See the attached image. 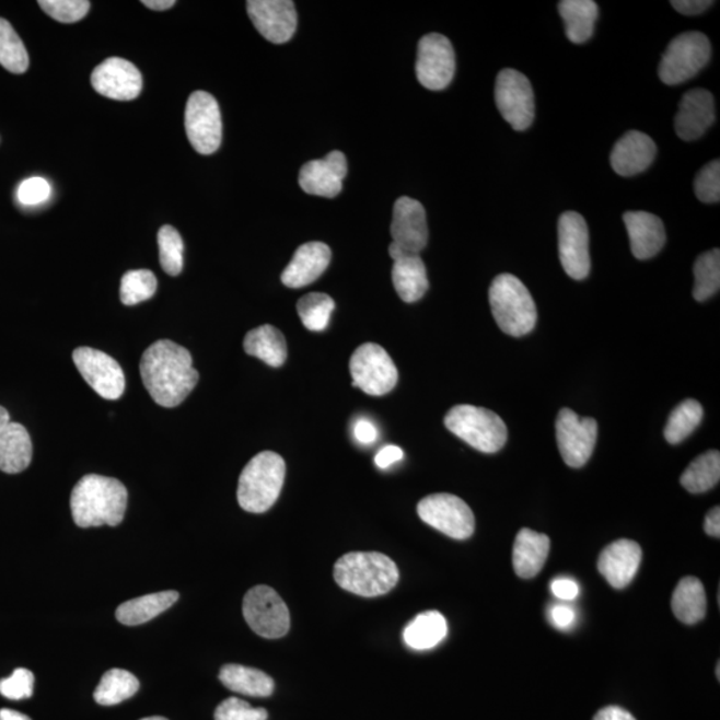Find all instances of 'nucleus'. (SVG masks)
Returning <instances> with one entry per match:
<instances>
[{"mask_svg": "<svg viewBox=\"0 0 720 720\" xmlns=\"http://www.w3.org/2000/svg\"><path fill=\"white\" fill-rule=\"evenodd\" d=\"M559 258L567 276L576 280L589 277L591 260L589 228L581 213H561L558 223Z\"/></svg>", "mask_w": 720, "mask_h": 720, "instance_id": "obj_16", "label": "nucleus"}, {"mask_svg": "<svg viewBox=\"0 0 720 720\" xmlns=\"http://www.w3.org/2000/svg\"><path fill=\"white\" fill-rule=\"evenodd\" d=\"M497 325L511 337H523L535 328L536 306L527 287L511 274H500L488 291Z\"/></svg>", "mask_w": 720, "mask_h": 720, "instance_id": "obj_5", "label": "nucleus"}, {"mask_svg": "<svg viewBox=\"0 0 720 720\" xmlns=\"http://www.w3.org/2000/svg\"><path fill=\"white\" fill-rule=\"evenodd\" d=\"M693 295L698 302L709 301L720 289V252L713 248L701 254L694 265Z\"/></svg>", "mask_w": 720, "mask_h": 720, "instance_id": "obj_38", "label": "nucleus"}, {"mask_svg": "<svg viewBox=\"0 0 720 720\" xmlns=\"http://www.w3.org/2000/svg\"><path fill=\"white\" fill-rule=\"evenodd\" d=\"M403 450L398 445L388 444L383 448L375 456L376 466L380 468H388L394 463L403 460Z\"/></svg>", "mask_w": 720, "mask_h": 720, "instance_id": "obj_50", "label": "nucleus"}, {"mask_svg": "<svg viewBox=\"0 0 720 720\" xmlns=\"http://www.w3.org/2000/svg\"><path fill=\"white\" fill-rule=\"evenodd\" d=\"M671 607L682 624L695 625L705 618L707 600L705 585L698 578L686 577L676 585Z\"/></svg>", "mask_w": 720, "mask_h": 720, "instance_id": "obj_34", "label": "nucleus"}, {"mask_svg": "<svg viewBox=\"0 0 720 720\" xmlns=\"http://www.w3.org/2000/svg\"><path fill=\"white\" fill-rule=\"evenodd\" d=\"M140 375L151 398L167 408L185 402L199 382L191 353L173 340H158L144 351Z\"/></svg>", "mask_w": 720, "mask_h": 720, "instance_id": "obj_1", "label": "nucleus"}, {"mask_svg": "<svg viewBox=\"0 0 720 720\" xmlns=\"http://www.w3.org/2000/svg\"><path fill=\"white\" fill-rule=\"evenodd\" d=\"M244 351L270 368H280L287 359V344L278 328L265 325L252 329L243 341Z\"/></svg>", "mask_w": 720, "mask_h": 720, "instance_id": "obj_31", "label": "nucleus"}, {"mask_svg": "<svg viewBox=\"0 0 720 720\" xmlns=\"http://www.w3.org/2000/svg\"><path fill=\"white\" fill-rule=\"evenodd\" d=\"M353 436L358 439V442L363 444H371L376 441L378 430L370 420L360 419L359 422L353 427Z\"/></svg>", "mask_w": 720, "mask_h": 720, "instance_id": "obj_52", "label": "nucleus"}, {"mask_svg": "<svg viewBox=\"0 0 720 720\" xmlns=\"http://www.w3.org/2000/svg\"><path fill=\"white\" fill-rule=\"evenodd\" d=\"M335 582L349 593L375 597L390 593L399 581L395 561L381 553H349L334 567Z\"/></svg>", "mask_w": 720, "mask_h": 720, "instance_id": "obj_3", "label": "nucleus"}, {"mask_svg": "<svg viewBox=\"0 0 720 720\" xmlns=\"http://www.w3.org/2000/svg\"><path fill=\"white\" fill-rule=\"evenodd\" d=\"M393 283L403 302L414 303L429 290V278L420 255H398L393 258Z\"/></svg>", "mask_w": 720, "mask_h": 720, "instance_id": "obj_27", "label": "nucleus"}, {"mask_svg": "<svg viewBox=\"0 0 720 720\" xmlns=\"http://www.w3.org/2000/svg\"><path fill=\"white\" fill-rule=\"evenodd\" d=\"M249 20L268 42L282 45L297 32V10L291 0H249Z\"/></svg>", "mask_w": 720, "mask_h": 720, "instance_id": "obj_18", "label": "nucleus"}, {"mask_svg": "<svg viewBox=\"0 0 720 720\" xmlns=\"http://www.w3.org/2000/svg\"><path fill=\"white\" fill-rule=\"evenodd\" d=\"M705 531L707 535L712 536V538H719L720 536V509L719 506L713 508L709 514H707L705 520Z\"/></svg>", "mask_w": 720, "mask_h": 720, "instance_id": "obj_54", "label": "nucleus"}, {"mask_svg": "<svg viewBox=\"0 0 720 720\" xmlns=\"http://www.w3.org/2000/svg\"><path fill=\"white\" fill-rule=\"evenodd\" d=\"M347 175L344 152L333 151L320 161H311L299 173L302 190L316 197L335 198L341 191Z\"/></svg>", "mask_w": 720, "mask_h": 720, "instance_id": "obj_20", "label": "nucleus"}, {"mask_svg": "<svg viewBox=\"0 0 720 720\" xmlns=\"http://www.w3.org/2000/svg\"><path fill=\"white\" fill-rule=\"evenodd\" d=\"M216 720H267L265 709H254L247 701L240 698H229L217 707Z\"/></svg>", "mask_w": 720, "mask_h": 720, "instance_id": "obj_46", "label": "nucleus"}, {"mask_svg": "<svg viewBox=\"0 0 720 720\" xmlns=\"http://www.w3.org/2000/svg\"><path fill=\"white\" fill-rule=\"evenodd\" d=\"M335 302L332 297L323 292H311V294L299 299L297 310L303 326L310 332H325L332 318Z\"/></svg>", "mask_w": 720, "mask_h": 720, "instance_id": "obj_40", "label": "nucleus"}, {"mask_svg": "<svg viewBox=\"0 0 720 720\" xmlns=\"http://www.w3.org/2000/svg\"><path fill=\"white\" fill-rule=\"evenodd\" d=\"M243 616L255 634L278 639L290 630V612L282 597L268 585H255L243 600Z\"/></svg>", "mask_w": 720, "mask_h": 720, "instance_id": "obj_8", "label": "nucleus"}, {"mask_svg": "<svg viewBox=\"0 0 720 720\" xmlns=\"http://www.w3.org/2000/svg\"><path fill=\"white\" fill-rule=\"evenodd\" d=\"M350 372L352 386L372 396L386 395L398 383V370L392 357L375 344L358 347L350 359Z\"/></svg>", "mask_w": 720, "mask_h": 720, "instance_id": "obj_9", "label": "nucleus"}, {"mask_svg": "<svg viewBox=\"0 0 720 720\" xmlns=\"http://www.w3.org/2000/svg\"><path fill=\"white\" fill-rule=\"evenodd\" d=\"M557 441L567 466L581 468L593 455L597 439V423L593 418H581L570 408L558 414Z\"/></svg>", "mask_w": 720, "mask_h": 720, "instance_id": "obj_14", "label": "nucleus"}, {"mask_svg": "<svg viewBox=\"0 0 720 720\" xmlns=\"http://www.w3.org/2000/svg\"><path fill=\"white\" fill-rule=\"evenodd\" d=\"M219 680L231 692L248 695V697H270L276 683L264 671L242 666V664H225L219 673Z\"/></svg>", "mask_w": 720, "mask_h": 720, "instance_id": "obj_30", "label": "nucleus"}, {"mask_svg": "<svg viewBox=\"0 0 720 720\" xmlns=\"http://www.w3.org/2000/svg\"><path fill=\"white\" fill-rule=\"evenodd\" d=\"M550 546L551 542L547 535L522 529L516 535L512 550V565L516 576L523 579L538 576L546 564Z\"/></svg>", "mask_w": 720, "mask_h": 720, "instance_id": "obj_26", "label": "nucleus"}, {"mask_svg": "<svg viewBox=\"0 0 720 720\" xmlns=\"http://www.w3.org/2000/svg\"><path fill=\"white\" fill-rule=\"evenodd\" d=\"M444 426L462 441L485 454L498 453L509 438L502 418L484 407L455 406L445 415Z\"/></svg>", "mask_w": 720, "mask_h": 720, "instance_id": "obj_6", "label": "nucleus"}, {"mask_svg": "<svg viewBox=\"0 0 720 720\" xmlns=\"http://www.w3.org/2000/svg\"><path fill=\"white\" fill-rule=\"evenodd\" d=\"M716 121V101L710 91L695 89L683 95L675 117V131L687 142L697 140Z\"/></svg>", "mask_w": 720, "mask_h": 720, "instance_id": "obj_21", "label": "nucleus"}, {"mask_svg": "<svg viewBox=\"0 0 720 720\" xmlns=\"http://www.w3.org/2000/svg\"><path fill=\"white\" fill-rule=\"evenodd\" d=\"M146 8L155 11H166L175 5L174 0H143Z\"/></svg>", "mask_w": 720, "mask_h": 720, "instance_id": "obj_55", "label": "nucleus"}, {"mask_svg": "<svg viewBox=\"0 0 720 720\" xmlns=\"http://www.w3.org/2000/svg\"><path fill=\"white\" fill-rule=\"evenodd\" d=\"M704 419V407L698 400L687 399L682 402L673 413L670 414L664 438L670 444H678L693 434Z\"/></svg>", "mask_w": 720, "mask_h": 720, "instance_id": "obj_37", "label": "nucleus"}, {"mask_svg": "<svg viewBox=\"0 0 720 720\" xmlns=\"http://www.w3.org/2000/svg\"><path fill=\"white\" fill-rule=\"evenodd\" d=\"M418 515L450 538L465 541L474 534L475 516L465 500L451 493H434L420 500Z\"/></svg>", "mask_w": 720, "mask_h": 720, "instance_id": "obj_11", "label": "nucleus"}, {"mask_svg": "<svg viewBox=\"0 0 720 720\" xmlns=\"http://www.w3.org/2000/svg\"><path fill=\"white\" fill-rule=\"evenodd\" d=\"M32 460V438L22 425L11 422L0 432V469L5 474L22 473Z\"/></svg>", "mask_w": 720, "mask_h": 720, "instance_id": "obj_28", "label": "nucleus"}, {"mask_svg": "<svg viewBox=\"0 0 720 720\" xmlns=\"http://www.w3.org/2000/svg\"><path fill=\"white\" fill-rule=\"evenodd\" d=\"M178 600L179 594L173 590L139 596L136 600L121 603L115 616L125 626L148 624L151 619L156 618L158 615L166 612Z\"/></svg>", "mask_w": 720, "mask_h": 720, "instance_id": "obj_29", "label": "nucleus"}, {"mask_svg": "<svg viewBox=\"0 0 720 720\" xmlns=\"http://www.w3.org/2000/svg\"><path fill=\"white\" fill-rule=\"evenodd\" d=\"M10 423V414L4 407L0 406V432H2Z\"/></svg>", "mask_w": 720, "mask_h": 720, "instance_id": "obj_57", "label": "nucleus"}, {"mask_svg": "<svg viewBox=\"0 0 720 720\" xmlns=\"http://www.w3.org/2000/svg\"><path fill=\"white\" fill-rule=\"evenodd\" d=\"M140 720H169V719L163 718V717H150V718H144V719H140Z\"/></svg>", "mask_w": 720, "mask_h": 720, "instance_id": "obj_58", "label": "nucleus"}, {"mask_svg": "<svg viewBox=\"0 0 720 720\" xmlns=\"http://www.w3.org/2000/svg\"><path fill=\"white\" fill-rule=\"evenodd\" d=\"M0 65L14 74H23L30 65L28 53L10 22L0 18Z\"/></svg>", "mask_w": 720, "mask_h": 720, "instance_id": "obj_39", "label": "nucleus"}, {"mask_svg": "<svg viewBox=\"0 0 720 720\" xmlns=\"http://www.w3.org/2000/svg\"><path fill=\"white\" fill-rule=\"evenodd\" d=\"M392 236L393 243L388 247L392 258L398 255H420L423 252L429 242V228L420 201L408 197L395 201Z\"/></svg>", "mask_w": 720, "mask_h": 720, "instance_id": "obj_13", "label": "nucleus"}, {"mask_svg": "<svg viewBox=\"0 0 720 720\" xmlns=\"http://www.w3.org/2000/svg\"><path fill=\"white\" fill-rule=\"evenodd\" d=\"M496 102L500 115L515 131H526L535 118L534 91L522 72L504 69L496 84Z\"/></svg>", "mask_w": 720, "mask_h": 720, "instance_id": "obj_12", "label": "nucleus"}, {"mask_svg": "<svg viewBox=\"0 0 720 720\" xmlns=\"http://www.w3.org/2000/svg\"><path fill=\"white\" fill-rule=\"evenodd\" d=\"M719 671H720V664L718 663V666H717V676H718V680L720 678V673H719Z\"/></svg>", "mask_w": 720, "mask_h": 720, "instance_id": "obj_59", "label": "nucleus"}, {"mask_svg": "<svg viewBox=\"0 0 720 720\" xmlns=\"http://www.w3.org/2000/svg\"><path fill=\"white\" fill-rule=\"evenodd\" d=\"M642 561V548L637 542L620 539L608 545L597 559V570L604 579L620 590L627 588L636 578Z\"/></svg>", "mask_w": 720, "mask_h": 720, "instance_id": "obj_22", "label": "nucleus"}, {"mask_svg": "<svg viewBox=\"0 0 720 720\" xmlns=\"http://www.w3.org/2000/svg\"><path fill=\"white\" fill-rule=\"evenodd\" d=\"M713 2L711 0H673L671 5L683 15H699L707 9H710Z\"/></svg>", "mask_w": 720, "mask_h": 720, "instance_id": "obj_48", "label": "nucleus"}, {"mask_svg": "<svg viewBox=\"0 0 720 720\" xmlns=\"http://www.w3.org/2000/svg\"><path fill=\"white\" fill-rule=\"evenodd\" d=\"M286 478L283 457L272 451L255 455L243 468L237 485V502L254 514H262L276 504Z\"/></svg>", "mask_w": 720, "mask_h": 720, "instance_id": "obj_4", "label": "nucleus"}, {"mask_svg": "<svg viewBox=\"0 0 720 720\" xmlns=\"http://www.w3.org/2000/svg\"><path fill=\"white\" fill-rule=\"evenodd\" d=\"M694 190L704 204H718L720 200V162L706 164L695 178Z\"/></svg>", "mask_w": 720, "mask_h": 720, "instance_id": "obj_44", "label": "nucleus"}, {"mask_svg": "<svg viewBox=\"0 0 720 720\" xmlns=\"http://www.w3.org/2000/svg\"><path fill=\"white\" fill-rule=\"evenodd\" d=\"M128 492L121 481L102 475H85L71 492L70 506L77 526H118L124 522Z\"/></svg>", "mask_w": 720, "mask_h": 720, "instance_id": "obj_2", "label": "nucleus"}, {"mask_svg": "<svg viewBox=\"0 0 720 720\" xmlns=\"http://www.w3.org/2000/svg\"><path fill=\"white\" fill-rule=\"evenodd\" d=\"M160 258L164 271L171 277L179 276L183 270V240L178 231L171 225H163L158 234Z\"/></svg>", "mask_w": 720, "mask_h": 720, "instance_id": "obj_42", "label": "nucleus"}, {"mask_svg": "<svg viewBox=\"0 0 720 720\" xmlns=\"http://www.w3.org/2000/svg\"><path fill=\"white\" fill-rule=\"evenodd\" d=\"M551 590L555 596L564 601H572L579 594V585L570 578H558L551 583Z\"/></svg>", "mask_w": 720, "mask_h": 720, "instance_id": "obj_49", "label": "nucleus"}, {"mask_svg": "<svg viewBox=\"0 0 720 720\" xmlns=\"http://www.w3.org/2000/svg\"><path fill=\"white\" fill-rule=\"evenodd\" d=\"M51 195V186L46 179L34 176L24 181L18 188V200L24 206H35L43 204Z\"/></svg>", "mask_w": 720, "mask_h": 720, "instance_id": "obj_47", "label": "nucleus"}, {"mask_svg": "<svg viewBox=\"0 0 720 720\" xmlns=\"http://www.w3.org/2000/svg\"><path fill=\"white\" fill-rule=\"evenodd\" d=\"M0 720H32V719H30L27 716H24V713L14 710L3 709L0 710Z\"/></svg>", "mask_w": 720, "mask_h": 720, "instance_id": "obj_56", "label": "nucleus"}, {"mask_svg": "<svg viewBox=\"0 0 720 720\" xmlns=\"http://www.w3.org/2000/svg\"><path fill=\"white\" fill-rule=\"evenodd\" d=\"M657 155L654 140L644 132L628 131L614 146L612 166L620 176H634L651 166Z\"/></svg>", "mask_w": 720, "mask_h": 720, "instance_id": "obj_24", "label": "nucleus"}, {"mask_svg": "<svg viewBox=\"0 0 720 720\" xmlns=\"http://www.w3.org/2000/svg\"><path fill=\"white\" fill-rule=\"evenodd\" d=\"M158 282L150 270H132L125 274L120 282V301L126 306H136L155 295Z\"/></svg>", "mask_w": 720, "mask_h": 720, "instance_id": "obj_41", "label": "nucleus"}, {"mask_svg": "<svg viewBox=\"0 0 720 720\" xmlns=\"http://www.w3.org/2000/svg\"><path fill=\"white\" fill-rule=\"evenodd\" d=\"M187 138L195 151L211 155L222 143V117L218 102L205 91L188 97L185 115Z\"/></svg>", "mask_w": 720, "mask_h": 720, "instance_id": "obj_10", "label": "nucleus"}, {"mask_svg": "<svg viewBox=\"0 0 720 720\" xmlns=\"http://www.w3.org/2000/svg\"><path fill=\"white\" fill-rule=\"evenodd\" d=\"M631 252L639 260L655 256L666 243L662 219L646 211H628L624 216Z\"/></svg>", "mask_w": 720, "mask_h": 720, "instance_id": "obj_25", "label": "nucleus"}, {"mask_svg": "<svg viewBox=\"0 0 720 720\" xmlns=\"http://www.w3.org/2000/svg\"><path fill=\"white\" fill-rule=\"evenodd\" d=\"M550 618L554 626H557L560 630H566L576 622V612L571 607L560 606L559 604V606L551 608Z\"/></svg>", "mask_w": 720, "mask_h": 720, "instance_id": "obj_51", "label": "nucleus"}, {"mask_svg": "<svg viewBox=\"0 0 720 720\" xmlns=\"http://www.w3.org/2000/svg\"><path fill=\"white\" fill-rule=\"evenodd\" d=\"M91 84L97 94L114 101H132L143 88V78L131 62L121 58H108L97 66L91 76Z\"/></svg>", "mask_w": 720, "mask_h": 720, "instance_id": "obj_19", "label": "nucleus"}, {"mask_svg": "<svg viewBox=\"0 0 720 720\" xmlns=\"http://www.w3.org/2000/svg\"><path fill=\"white\" fill-rule=\"evenodd\" d=\"M448 620L439 612H426L415 616L403 631V640L413 650L434 649L448 637Z\"/></svg>", "mask_w": 720, "mask_h": 720, "instance_id": "obj_33", "label": "nucleus"}, {"mask_svg": "<svg viewBox=\"0 0 720 720\" xmlns=\"http://www.w3.org/2000/svg\"><path fill=\"white\" fill-rule=\"evenodd\" d=\"M566 24V35L572 43L588 42L594 34L600 9L593 0H564L558 5Z\"/></svg>", "mask_w": 720, "mask_h": 720, "instance_id": "obj_32", "label": "nucleus"}, {"mask_svg": "<svg viewBox=\"0 0 720 720\" xmlns=\"http://www.w3.org/2000/svg\"><path fill=\"white\" fill-rule=\"evenodd\" d=\"M720 479V454L712 450L689 463L682 474L681 484L688 492L701 493L711 490Z\"/></svg>", "mask_w": 720, "mask_h": 720, "instance_id": "obj_36", "label": "nucleus"}, {"mask_svg": "<svg viewBox=\"0 0 720 720\" xmlns=\"http://www.w3.org/2000/svg\"><path fill=\"white\" fill-rule=\"evenodd\" d=\"M72 359L84 381L90 384L96 394L107 400H117L125 393L126 380L124 370L117 360L106 352L79 347L72 353Z\"/></svg>", "mask_w": 720, "mask_h": 720, "instance_id": "obj_17", "label": "nucleus"}, {"mask_svg": "<svg viewBox=\"0 0 720 720\" xmlns=\"http://www.w3.org/2000/svg\"><path fill=\"white\" fill-rule=\"evenodd\" d=\"M710 59L711 43L705 34H681L670 42L659 65V78L669 85L687 82L704 70Z\"/></svg>", "mask_w": 720, "mask_h": 720, "instance_id": "obj_7", "label": "nucleus"}, {"mask_svg": "<svg viewBox=\"0 0 720 720\" xmlns=\"http://www.w3.org/2000/svg\"><path fill=\"white\" fill-rule=\"evenodd\" d=\"M35 676L27 669H16L10 678L0 681V694L10 700L33 697Z\"/></svg>", "mask_w": 720, "mask_h": 720, "instance_id": "obj_45", "label": "nucleus"}, {"mask_svg": "<svg viewBox=\"0 0 720 720\" xmlns=\"http://www.w3.org/2000/svg\"><path fill=\"white\" fill-rule=\"evenodd\" d=\"M594 720H637L631 712L622 709L619 706L604 707L595 713Z\"/></svg>", "mask_w": 720, "mask_h": 720, "instance_id": "obj_53", "label": "nucleus"}, {"mask_svg": "<svg viewBox=\"0 0 720 720\" xmlns=\"http://www.w3.org/2000/svg\"><path fill=\"white\" fill-rule=\"evenodd\" d=\"M40 9L60 23L82 21L90 10L88 0H40Z\"/></svg>", "mask_w": 720, "mask_h": 720, "instance_id": "obj_43", "label": "nucleus"}, {"mask_svg": "<svg viewBox=\"0 0 720 720\" xmlns=\"http://www.w3.org/2000/svg\"><path fill=\"white\" fill-rule=\"evenodd\" d=\"M455 76V53L449 38L441 34L425 35L418 45L417 77L423 88L441 91Z\"/></svg>", "mask_w": 720, "mask_h": 720, "instance_id": "obj_15", "label": "nucleus"}, {"mask_svg": "<svg viewBox=\"0 0 720 720\" xmlns=\"http://www.w3.org/2000/svg\"><path fill=\"white\" fill-rule=\"evenodd\" d=\"M139 681L136 675L126 670L112 669L102 676L94 699L97 705L115 706L130 699L138 693Z\"/></svg>", "mask_w": 720, "mask_h": 720, "instance_id": "obj_35", "label": "nucleus"}, {"mask_svg": "<svg viewBox=\"0 0 720 720\" xmlns=\"http://www.w3.org/2000/svg\"><path fill=\"white\" fill-rule=\"evenodd\" d=\"M332 260V249L322 242L302 244L282 274V282L290 289H302L327 270Z\"/></svg>", "mask_w": 720, "mask_h": 720, "instance_id": "obj_23", "label": "nucleus"}]
</instances>
